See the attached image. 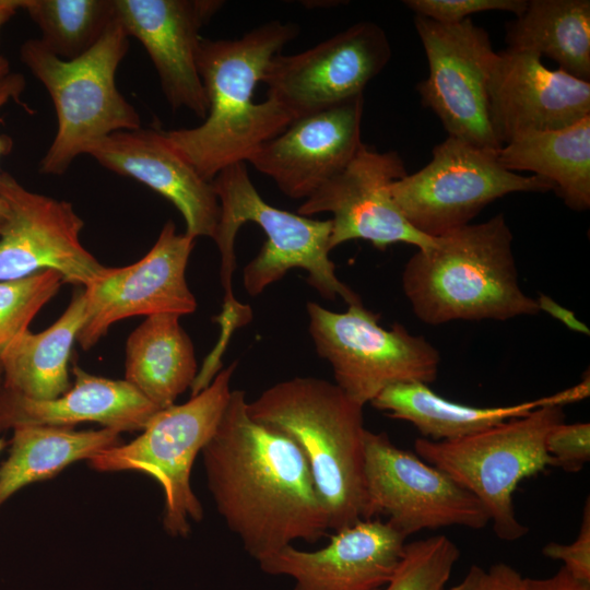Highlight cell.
Listing matches in <instances>:
<instances>
[{"instance_id":"cell-1","label":"cell","mask_w":590,"mask_h":590,"mask_svg":"<svg viewBox=\"0 0 590 590\" xmlns=\"http://www.w3.org/2000/svg\"><path fill=\"white\" fill-rule=\"evenodd\" d=\"M244 390H232L202 460L215 508L258 563L297 540L329 530L308 463L286 435L250 417Z\"/></svg>"},{"instance_id":"cell-2","label":"cell","mask_w":590,"mask_h":590,"mask_svg":"<svg viewBox=\"0 0 590 590\" xmlns=\"http://www.w3.org/2000/svg\"><path fill=\"white\" fill-rule=\"evenodd\" d=\"M299 33L292 22L270 21L238 38H202L197 68L209 109L193 128L164 131L172 146L206 181L225 167L247 162L264 142L296 118L271 96L256 103L253 93L271 59Z\"/></svg>"},{"instance_id":"cell-3","label":"cell","mask_w":590,"mask_h":590,"mask_svg":"<svg viewBox=\"0 0 590 590\" xmlns=\"http://www.w3.org/2000/svg\"><path fill=\"white\" fill-rule=\"evenodd\" d=\"M402 288L414 315L432 326L505 321L540 311L520 287L512 234L502 213L417 249L404 266Z\"/></svg>"},{"instance_id":"cell-4","label":"cell","mask_w":590,"mask_h":590,"mask_svg":"<svg viewBox=\"0 0 590 590\" xmlns=\"http://www.w3.org/2000/svg\"><path fill=\"white\" fill-rule=\"evenodd\" d=\"M363 408L312 377L280 381L247 405L251 418L302 450L333 532L364 520Z\"/></svg>"},{"instance_id":"cell-5","label":"cell","mask_w":590,"mask_h":590,"mask_svg":"<svg viewBox=\"0 0 590 590\" xmlns=\"http://www.w3.org/2000/svg\"><path fill=\"white\" fill-rule=\"evenodd\" d=\"M211 184L220 203L213 240L221 253L224 288L221 320L239 321L249 312V306L239 304L232 293L235 238L239 227L247 222L259 225L267 236L258 255L243 272L244 287L250 296L261 294L290 270L303 269L308 273V284L322 297H341L347 305L362 303L358 295L339 280L329 257L331 219L314 220L267 203L251 182L246 162L225 167Z\"/></svg>"},{"instance_id":"cell-6","label":"cell","mask_w":590,"mask_h":590,"mask_svg":"<svg viewBox=\"0 0 590 590\" xmlns=\"http://www.w3.org/2000/svg\"><path fill=\"white\" fill-rule=\"evenodd\" d=\"M117 19L87 52L73 60L54 55L39 38L25 40L20 59L52 101L57 132L39 162V173L61 175L107 135L141 128V118L116 86V71L129 49Z\"/></svg>"},{"instance_id":"cell-7","label":"cell","mask_w":590,"mask_h":590,"mask_svg":"<svg viewBox=\"0 0 590 590\" xmlns=\"http://www.w3.org/2000/svg\"><path fill=\"white\" fill-rule=\"evenodd\" d=\"M562 422L563 406L545 405L459 439L418 437L414 449L481 502L499 540L515 542L528 528L517 518L514 492L522 480L553 467L545 437Z\"/></svg>"},{"instance_id":"cell-8","label":"cell","mask_w":590,"mask_h":590,"mask_svg":"<svg viewBox=\"0 0 590 590\" xmlns=\"http://www.w3.org/2000/svg\"><path fill=\"white\" fill-rule=\"evenodd\" d=\"M236 366L233 362L220 370L189 401L160 410L130 442L88 460L99 472L135 471L153 477L164 493L163 527L173 536L186 538L191 522L203 518L202 505L191 487V470L221 420Z\"/></svg>"},{"instance_id":"cell-9","label":"cell","mask_w":590,"mask_h":590,"mask_svg":"<svg viewBox=\"0 0 590 590\" xmlns=\"http://www.w3.org/2000/svg\"><path fill=\"white\" fill-rule=\"evenodd\" d=\"M306 308L317 353L330 363L334 384L359 405L390 386L436 380L438 350L404 326H379L378 316L362 303L349 305L344 312L311 302Z\"/></svg>"},{"instance_id":"cell-10","label":"cell","mask_w":590,"mask_h":590,"mask_svg":"<svg viewBox=\"0 0 590 590\" xmlns=\"http://www.w3.org/2000/svg\"><path fill=\"white\" fill-rule=\"evenodd\" d=\"M430 162L390 184L389 192L406 221L438 237L470 222L491 202L514 192L555 190L539 176L505 169L492 153L453 137L437 144Z\"/></svg>"},{"instance_id":"cell-11","label":"cell","mask_w":590,"mask_h":590,"mask_svg":"<svg viewBox=\"0 0 590 590\" xmlns=\"http://www.w3.org/2000/svg\"><path fill=\"white\" fill-rule=\"evenodd\" d=\"M364 520L385 516L406 539L422 530L489 523L481 502L450 475L397 447L384 432L365 430Z\"/></svg>"},{"instance_id":"cell-12","label":"cell","mask_w":590,"mask_h":590,"mask_svg":"<svg viewBox=\"0 0 590 590\" xmlns=\"http://www.w3.org/2000/svg\"><path fill=\"white\" fill-rule=\"evenodd\" d=\"M428 76L418 83L423 104L440 119L448 137L497 153L487 114V84L497 52L488 33L470 17L457 24H440L415 16Z\"/></svg>"},{"instance_id":"cell-13","label":"cell","mask_w":590,"mask_h":590,"mask_svg":"<svg viewBox=\"0 0 590 590\" xmlns=\"http://www.w3.org/2000/svg\"><path fill=\"white\" fill-rule=\"evenodd\" d=\"M391 58L385 31L362 21L294 55H275L261 82L299 118L364 95Z\"/></svg>"},{"instance_id":"cell-14","label":"cell","mask_w":590,"mask_h":590,"mask_svg":"<svg viewBox=\"0 0 590 590\" xmlns=\"http://www.w3.org/2000/svg\"><path fill=\"white\" fill-rule=\"evenodd\" d=\"M194 238L176 232L167 221L155 244L139 261L106 268L83 287L85 318L76 341L83 350L93 347L108 329L133 316L192 314L197 300L186 281V268Z\"/></svg>"},{"instance_id":"cell-15","label":"cell","mask_w":590,"mask_h":590,"mask_svg":"<svg viewBox=\"0 0 590 590\" xmlns=\"http://www.w3.org/2000/svg\"><path fill=\"white\" fill-rule=\"evenodd\" d=\"M0 196L9 209L0 232V281L52 270L63 283L86 287L105 272L80 241L84 222L71 203L33 192L3 170Z\"/></svg>"},{"instance_id":"cell-16","label":"cell","mask_w":590,"mask_h":590,"mask_svg":"<svg viewBox=\"0 0 590 590\" xmlns=\"http://www.w3.org/2000/svg\"><path fill=\"white\" fill-rule=\"evenodd\" d=\"M406 175L397 152H378L363 143L340 173L304 201L298 214L333 215L331 250L353 239L367 240L379 250L398 243L429 248L434 237L415 229L389 192L390 184Z\"/></svg>"},{"instance_id":"cell-17","label":"cell","mask_w":590,"mask_h":590,"mask_svg":"<svg viewBox=\"0 0 590 590\" xmlns=\"http://www.w3.org/2000/svg\"><path fill=\"white\" fill-rule=\"evenodd\" d=\"M487 114L502 146L521 133L566 128L590 116V82L546 68L536 52H497L487 84Z\"/></svg>"},{"instance_id":"cell-18","label":"cell","mask_w":590,"mask_h":590,"mask_svg":"<svg viewBox=\"0 0 590 590\" xmlns=\"http://www.w3.org/2000/svg\"><path fill=\"white\" fill-rule=\"evenodd\" d=\"M116 19L146 50L173 110L204 119L209 103L197 68L201 28L224 4L220 0H114Z\"/></svg>"},{"instance_id":"cell-19","label":"cell","mask_w":590,"mask_h":590,"mask_svg":"<svg viewBox=\"0 0 590 590\" xmlns=\"http://www.w3.org/2000/svg\"><path fill=\"white\" fill-rule=\"evenodd\" d=\"M364 95L296 118L247 160L291 199H307L354 157L361 141Z\"/></svg>"},{"instance_id":"cell-20","label":"cell","mask_w":590,"mask_h":590,"mask_svg":"<svg viewBox=\"0 0 590 590\" xmlns=\"http://www.w3.org/2000/svg\"><path fill=\"white\" fill-rule=\"evenodd\" d=\"M405 540L387 521L361 520L334 531L319 550L286 545L259 566L268 575L292 578V590H375L394 574Z\"/></svg>"},{"instance_id":"cell-21","label":"cell","mask_w":590,"mask_h":590,"mask_svg":"<svg viewBox=\"0 0 590 590\" xmlns=\"http://www.w3.org/2000/svg\"><path fill=\"white\" fill-rule=\"evenodd\" d=\"M103 167L133 178L170 201L181 213L186 234L214 238L220 203L212 184L153 128L114 132L87 151Z\"/></svg>"},{"instance_id":"cell-22","label":"cell","mask_w":590,"mask_h":590,"mask_svg":"<svg viewBox=\"0 0 590 590\" xmlns=\"http://www.w3.org/2000/svg\"><path fill=\"white\" fill-rule=\"evenodd\" d=\"M74 384L51 400H31L0 390V432L21 425L71 427L98 423L119 433L142 430L160 411L123 380L72 368Z\"/></svg>"},{"instance_id":"cell-23","label":"cell","mask_w":590,"mask_h":590,"mask_svg":"<svg viewBox=\"0 0 590 590\" xmlns=\"http://www.w3.org/2000/svg\"><path fill=\"white\" fill-rule=\"evenodd\" d=\"M578 384L552 396L506 406L480 408L452 402L420 382L399 384L382 390L370 404L390 417L411 423L420 437L434 441L455 440L545 406H563L586 399Z\"/></svg>"},{"instance_id":"cell-24","label":"cell","mask_w":590,"mask_h":590,"mask_svg":"<svg viewBox=\"0 0 590 590\" xmlns=\"http://www.w3.org/2000/svg\"><path fill=\"white\" fill-rule=\"evenodd\" d=\"M85 318L83 288L63 314L39 333L17 334L0 353L1 389L31 400L58 398L70 387L69 359Z\"/></svg>"},{"instance_id":"cell-25","label":"cell","mask_w":590,"mask_h":590,"mask_svg":"<svg viewBox=\"0 0 590 590\" xmlns=\"http://www.w3.org/2000/svg\"><path fill=\"white\" fill-rule=\"evenodd\" d=\"M179 318L149 316L126 342L125 380L160 410L174 405L198 375L193 344Z\"/></svg>"},{"instance_id":"cell-26","label":"cell","mask_w":590,"mask_h":590,"mask_svg":"<svg viewBox=\"0 0 590 590\" xmlns=\"http://www.w3.org/2000/svg\"><path fill=\"white\" fill-rule=\"evenodd\" d=\"M497 161L509 172L548 180L569 209H589L590 116L566 128L521 133L500 148Z\"/></svg>"},{"instance_id":"cell-27","label":"cell","mask_w":590,"mask_h":590,"mask_svg":"<svg viewBox=\"0 0 590 590\" xmlns=\"http://www.w3.org/2000/svg\"><path fill=\"white\" fill-rule=\"evenodd\" d=\"M10 450L0 465V506L22 487L48 480L71 463L122 444L110 428L21 425L13 429Z\"/></svg>"},{"instance_id":"cell-28","label":"cell","mask_w":590,"mask_h":590,"mask_svg":"<svg viewBox=\"0 0 590 590\" xmlns=\"http://www.w3.org/2000/svg\"><path fill=\"white\" fill-rule=\"evenodd\" d=\"M506 44L553 59L559 69L590 79V1L530 0L506 25Z\"/></svg>"},{"instance_id":"cell-29","label":"cell","mask_w":590,"mask_h":590,"mask_svg":"<svg viewBox=\"0 0 590 590\" xmlns=\"http://www.w3.org/2000/svg\"><path fill=\"white\" fill-rule=\"evenodd\" d=\"M54 55L73 60L87 52L116 19L114 0H24L23 9Z\"/></svg>"},{"instance_id":"cell-30","label":"cell","mask_w":590,"mask_h":590,"mask_svg":"<svg viewBox=\"0 0 590 590\" xmlns=\"http://www.w3.org/2000/svg\"><path fill=\"white\" fill-rule=\"evenodd\" d=\"M459 557V547L444 534L405 543L394 574L375 590H445Z\"/></svg>"},{"instance_id":"cell-31","label":"cell","mask_w":590,"mask_h":590,"mask_svg":"<svg viewBox=\"0 0 590 590\" xmlns=\"http://www.w3.org/2000/svg\"><path fill=\"white\" fill-rule=\"evenodd\" d=\"M62 283L61 275L52 270L0 281V353L17 334L28 329Z\"/></svg>"},{"instance_id":"cell-32","label":"cell","mask_w":590,"mask_h":590,"mask_svg":"<svg viewBox=\"0 0 590 590\" xmlns=\"http://www.w3.org/2000/svg\"><path fill=\"white\" fill-rule=\"evenodd\" d=\"M403 3L415 13L440 24H457L471 14L485 11H506L520 15L527 8V0H404Z\"/></svg>"},{"instance_id":"cell-33","label":"cell","mask_w":590,"mask_h":590,"mask_svg":"<svg viewBox=\"0 0 590 590\" xmlns=\"http://www.w3.org/2000/svg\"><path fill=\"white\" fill-rule=\"evenodd\" d=\"M545 449L553 467L579 472L590 461V424L562 422L555 425L545 437Z\"/></svg>"},{"instance_id":"cell-34","label":"cell","mask_w":590,"mask_h":590,"mask_svg":"<svg viewBox=\"0 0 590 590\" xmlns=\"http://www.w3.org/2000/svg\"><path fill=\"white\" fill-rule=\"evenodd\" d=\"M545 557L559 560L571 577L590 583V498L587 497L578 535L569 544L550 542L543 548Z\"/></svg>"},{"instance_id":"cell-35","label":"cell","mask_w":590,"mask_h":590,"mask_svg":"<svg viewBox=\"0 0 590 590\" xmlns=\"http://www.w3.org/2000/svg\"><path fill=\"white\" fill-rule=\"evenodd\" d=\"M521 574L506 563L488 568L472 565L463 579L447 590H520Z\"/></svg>"},{"instance_id":"cell-36","label":"cell","mask_w":590,"mask_h":590,"mask_svg":"<svg viewBox=\"0 0 590 590\" xmlns=\"http://www.w3.org/2000/svg\"><path fill=\"white\" fill-rule=\"evenodd\" d=\"M25 88V78L17 72H11L0 80V109L11 99L19 101ZM13 140L8 134H0V158L11 152ZM1 172V170H0ZM9 217V209L5 201L0 196V232L4 227Z\"/></svg>"},{"instance_id":"cell-37","label":"cell","mask_w":590,"mask_h":590,"mask_svg":"<svg viewBox=\"0 0 590 590\" xmlns=\"http://www.w3.org/2000/svg\"><path fill=\"white\" fill-rule=\"evenodd\" d=\"M520 590H590V583L581 582L563 567L544 578L523 577Z\"/></svg>"},{"instance_id":"cell-38","label":"cell","mask_w":590,"mask_h":590,"mask_svg":"<svg viewBox=\"0 0 590 590\" xmlns=\"http://www.w3.org/2000/svg\"><path fill=\"white\" fill-rule=\"evenodd\" d=\"M536 303H538L540 311L543 310L550 314L551 316L558 319L566 327H568L569 329L574 331L589 335L588 327L583 324L581 321H579L571 310H568L565 307L560 306L551 297L544 294H540L539 298L536 299Z\"/></svg>"},{"instance_id":"cell-39","label":"cell","mask_w":590,"mask_h":590,"mask_svg":"<svg viewBox=\"0 0 590 590\" xmlns=\"http://www.w3.org/2000/svg\"><path fill=\"white\" fill-rule=\"evenodd\" d=\"M24 0H0V33L3 26L23 9ZM11 73L9 60L0 54V80Z\"/></svg>"},{"instance_id":"cell-40","label":"cell","mask_w":590,"mask_h":590,"mask_svg":"<svg viewBox=\"0 0 590 590\" xmlns=\"http://www.w3.org/2000/svg\"><path fill=\"white\" fill-rule=\"evenodd\" d=\"M2 387V369H1V363H0V390Z\"/></svg>"},{"instance_id":"cell-41","label":"cell","mask_w":590,"mask_h":590,"mask_svg":"<svg viewBox=\"0 0 590 590\" xmlns=\"http://www.w3.org/2000/svg\"><path fill=\"white\" fill-rule=\"evenodd\" d=\"M4 445H5V441L2 438H0V451L2 450Z\"/></svg>"}]
</instances>
